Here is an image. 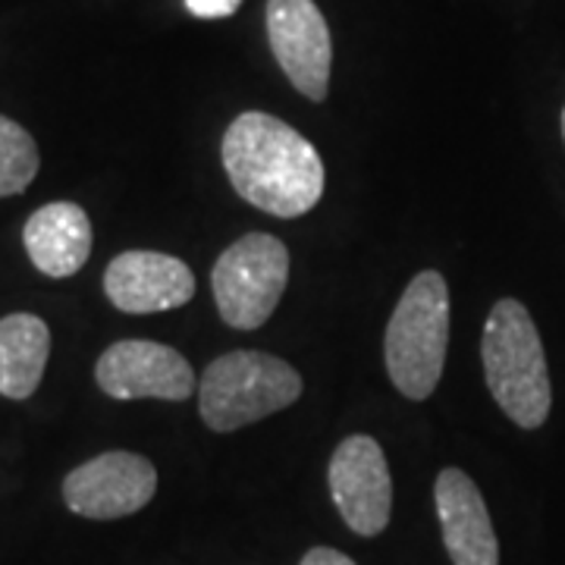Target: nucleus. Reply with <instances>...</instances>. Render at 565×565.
I'll list each match as a JSON object with an SVG mask.
<instances>
[{
  "instance_id": "1",
  "label": "nucleus",
  "mask_w": 565,
  "mask_h": 565,
  "mask_svg": "<svg viewBox=\"0 0 565 565\" xmlns=\"http://www.w3.org/2000/svg\"><path fill=\"white\" fill-rule=\"evenodd\" d=\"M221 161L239 199L282 221L321 202L323 161L299 129L274 114L245 110L223 132Z\"/></svg>"
},
{
  "instance_id": "2",
  "label": "nucleus",
  "mask_w": 565,
  "mask_h": 565,
  "mask_svg": "<svg viewBox=\"0 0 565 565\" xmlns=\"http://www.w3.org/2000/svg\"><path fill=\"white\" fill-rule=\"evenodd\" d=\"M481 362L490 396L525 430H537L550 415L553 386L537 323L519 299L490 308L481 337Z\"/></svg>"
},
{
  "instance_id": "3",
  "label": "nucleus",
  "mask_w": 565,
  "mask_h": 565,
  "mask_svg": "<svg viewBox=\"0 0 565 565\" xmlns=\"http://www.w3.org/2000/svg\"><path fill=\"white\" fill-rule=\"evenodd\" d=\"M449 349V286L444 274L422 270L405 286L386 323V371L405 399H427L444 377Z\"/></svg>"
},
{
  "instance_id": "4",
  "label": "nucleus",
  "mask_w": 565,
  "mask_h": 565,
  "mask_svg": "<svg viewBox=\"0 0 565 565\" xmlns=\"http://www.w3.org/2000/svg\"><path fill=\"white\" fill-rule=\"evenodd\" d=\"M302 396V377L289 362L267 352H226L204 367L199 384L202 422L230 434L282 412Z\"/></svg>"
},
{
  "instance_id": "5",
  "label": "nucleus",
  "mask_w": 565,
  "mask_h": 565,
  "mask_svg": "<svg viewBox=\"0 0 565 565\" xmlns=\"http://www.w3.org/2000/svg\"><path fill=\"white\" fill-rule=\"evenodd\" d=\"M289 280V248L270 233H248L223 248L211 286L223 323L258 330L277 311Z\"/></svg>"
},
{
  "instance_id": "6",
  "label": "nucleus",
  "mask_w": 565,
  "mask_h": 565,
  "mask_svg": "<svg viewBox=\"0 0 565 565\" xmlns=\"http://www.w3.org/2000/svg\"><path fill=\"white\" fill-rule=\"evenodd\" d=\"M158 471L139 452H102L79 468H73L63 481L66 509L82 519L110 522L139 512L154 500Z\"/></svg>"
},
{
  "instance_id": "7",
  "label": "nucleus",
  "mask_w": 565,
  "mask_h": 565,
  "mask_svg": "<svg viewBox=\"0 0 565 565\" xmlns=\"http://www.w3.org/2000/svg\"><path fill=\"white\" fill-rule=\"evenodd\" d=\"M264 20L270 51L286 79L308 102H323L330 88L333 41L321 7L315 0H267Z\"/></svg>"
},
{
  "instance_id": "8",
  "label": "nucleus",
  "mask_w": 565,
  "mask_h": 565,
  "mask_svg": "<svg viewBox=\"0 0 565 565\" xmlns=\"http://www.w3.org/2000/svg\"><path fill=\"white\" fill-rule=\"evenodd\" d=\"M330 497L343 522L362 537H377L390 525L393 478L381 444L367 434H352L330 459Z\"/></svg>"
},
{
  "instance_id": "9",
  "label": "nucleus",
  "mask_w": 565,
  "mask_h": 565,
  "mask_svg": "<svg viewBox=\"0 0 565 565\" xmlns=\"http://www.w3.org/2000/svg\"><path fill=\"white\" fill-rule=\"evenodd\" d=\"M95 381L110 399L182 403L195 393V371L177 349L151 340H120L95 364Z\"/></svg>"
},
{
  "instance_id": "10",
  "label": "nucleus",
  "mask_w": 565,
  "mask_h": 565,
  "mask_svg": "<svg viewBox=\"0 0 565 565\" xmlns=\"http://www.w3.org/2000/svg\"><path fill=\"white\" fill-rule=\"evenodd\" d=\"M104 292L126 315H158L182 308L195 296L189 264L163 252H122L104 270Z\"/></svg>"
},
{
  "instance_id": "11",
  "label": "nucleus",
  "mask_w": 565,
  "mask_h": 565,
  "mask_svg": "<svg viewBox=\"0 0 565 565\" xmlns=\"http://www.w3.org/2000/svg\"><path fill=\"white\" fill-rule=\"evenodd\" d=\"M434 500L452 565H500V541L484 497L462 468H444L437 475Z\"/></svg>"
},
{
  "instance_id": "12",
  "label": "nucleus",
  "mask_w": 565,
  "mask_h": 565,
  "mask_svg": "<svg viewBox=\"0 0 565 565\" xmlns=\"http://www.w3.org/2000/svg\"><path fill=\"white\" fill-rule=\"evenodd\" d=\"M22 243L44 277H73L92 255V221L82 204L51 202L25 221Z\"/></svg>"
},
{
  "instance_id": "13",
  "label": "nucleus",
  "mask_w": 565,
  "mask_h": 565,
  "mask_svg": "<svg viewBox=\"0 0 565 565\" xmlns=\"http://www.w3.org/2000/svg\"><path fill=\"white\" fill-rule=\"evenodd\" d=\"M51 355V330L39 315L0 318V396L29 399L44 377Z\"/></svg>"
},
{
  "instance_id": "14",
  "label": "nucleus",
  "mask_w": 565,
  "mask_h": 565,
  "mask_svg": "<svg viewBox=\"0 0 565 565\" xmlns=\"http://www.w3.org/2000/svg\"><path fill=\"white\" fill-rule=\"evenodd\" d=\"M39 167V145L29 136V129L0 114V199L25 192Z\"/></svg>"
},
{
  "instance_id": "15",
  "label": "nucleus",
  "mask_w": 565,
  "mask_h": 565,
  "mask_svg": "<svg viewBox=\"0 0 565 565\" xmlns=\"http://www.w3.org/2000/svg\"><path fill=\"white\" fill-rule=\"evenodd\" d=\"M243 7V0H185V10L199 20H226Z\"/></svg>"
},
{
  "instance_id": "16",
  "label": "nucleus",
  "mask_w": 565,
  "mask_h": 565,
  "mask_svg": "<svg viewBox=\"0 0 565 565\" xmlns=\"http://www.w3.org/2000/svg\"><path fill=\"white\" fill-rule=\"evenodd\" d=\"M299 565H355L345 553L333 550V546H315L305 553V559Z\"/></svg>"
},
{
  "instance_id": "17",
  "label": "nucleus",
  "mask_w": 565,
  "mask_h": 565,
  "mask_svg": "<svg viewBox=\"0 0 565 565\" xmlns=\"http://www.w3.org/2000/svg\"><path fill=\"white\" fill-rule=\"evenodd\" d=\"M563 139H565V107H563Z\"/></svg>"
}]
</instances>
